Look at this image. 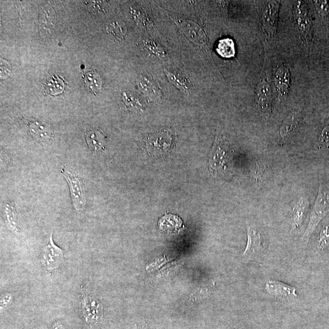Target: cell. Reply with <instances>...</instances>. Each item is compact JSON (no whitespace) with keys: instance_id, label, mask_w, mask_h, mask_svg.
<instances>
[{"instance_id":"2e32d148","label":"cell","mask_w":329,"mask_h":329,"mask_svg":"<svg viewBox=\"0 0 329 329\" xmlns=\"http://www.w3.org/2000/svg\"><path fill=\"white\" fill-rule=\"evenodd\" d=\"M29 133L37 140L45 141L50 140L53 134L49 126L42 123L35 121L29 124Z\"/></svg>"},{"instance_id":"603a6c76","label":"cell","mask_w":329,"mask_h":329,"mask_svg":"<svg viewBox=\"0 0 329 329\" xmlns=\"http://www.w3.org/2000/svg\"><path fill=\"white\" fill-rule=\"evenodd\" d=\"M64 83L58 77H53L45 82V89L49 94H59L64 89V86H55Z\"/></svg>"},{"instance_id":"d6986e66","label":"cell","mask_w":329,"mask_h":329,"mask_svg":"<svg viewBox=\"0 0 329 329\" xmlns=\"http://www.w3.org/2000/svg\"><path fill=\"white\" fill-rule=\"evenodd\" d=\"M123 101L126 107L131 112L140 113L145 110V107L140 100L131 93L125 92L123 95Z\"/></svg>"},{"instance_id":"9a60e30c","label":"cell","mask_w":329,"mask_h":329,"mask_svg":"<svg viewBox=\"0 0 329 329\" xmlns=\"http://www.w3.org/2000/svg\"><path fill=\"white\" fill-rule=\"evenodd\" d=\"M159 229L166 234H173L178 233L184 227L180 218L176 215H164L159 221Z\"/></svg>"},{"instance_id":"83f0119b","label":"cell","mask_w":329,"mask_h":329,"mask_svg":"<svg viewBox=\"0 0 329 329\" xmlns=\"http://www.w3.org/2000/svg\"><path fill=\"white\" fill-rule=\"evenodd\" d=\"M313 4L318 14L322 17L328 16L329 14V1H313Z\"/></svg>"},{"instance_id":"5bb4252c","label":"cell","mask_w":329,"mask_h":329,"mask_svg":"<svg viewBox=\"0 0 329 329\" xmlns=\"http://www.w3.org/2000/svg\"><path fill=\"white\" fill-rule=\"evenodd\" d=\"M181 28L187 37L194 44L199 45L206 44V34L195 23L191 21L182 22Z\"/></svg>"},{"instance_id":"ba28073f","label":"cell","mask_w":329,"mask_h":329,"mask_svg":"<svg viewBox=\"0 0 329 329\" xmlns=\"http://www.w3.org/2000/svg\"><path fill=\"white\" fill-rule=\"evenodd\" d=\"M247 242L243 255L247 260L257 259L261 255L264 248L261 233L247 221Z\"/></svg>"},{"instance_id":"cb8c5ba5","label":"cell","mask_w":329,"mask_h":329,"mask_svg":"<svg viewBox=\"0 0 329 329\" xmlns=\"http://www.w3.org/2000/svg\"><path fill=\"white\" fill-rule=\"evenodd\" d=\"M305 203L302 198L299 200L293 209V219L296 228H299L301 222H302V217L304 213Z\"/></svg>"},{"instance_id":"f1b7e54d","label":"cell","mask_w":329,"mask_h":329,"mask_svg":"<svg viewBox=\"0 0 329 329\" xmlns=\"http://www.w3.org/2000/svg\"><path fill=\"white\" fill-rule=\"evenodd\" d=\"M266 170V167L264 164H255V166L254 167V168L252 169V176L254 178L258 180L259 178H262L263 176V173H265Z\"/></svg>"},{"instance_id":"d4e9b609","label":"cell","mask_w":329,"mask_h":329,"mask_svg":"<svg viewBox=\"0 0 329 329\" xmlns=\"http://www.w3.org/2000/svg\"><path fill=\"white\" fill-rule=\"evenodd\" d=\"M145 45L146 49L155 56L162 59H165L167 57L166 51L155 42L149 40L145 42Z\"/></svg>"},{"instance_id":"6da1fadb","label":"cell","mask_w":329,"mask_h":329,"mask_svg":"<svg viewBox=\"0 0 329 329\" xmlns=\"http://www.w3.org/2000/svg\"><path fill=\"white\" fill-rule=\"evenodd\" d=\"M292 14L299 38L308 55L312 50L313 40L312 17L307 2L304 1H294Z\"/></svg>"},{"instance_id":"4316f807","label":"cell","mask_w":329,"mask_h":329,"mask_svg":"<svg viewBox=\"0 0 329 329\" xmlns=\"http://www.w3.org/2000/svg\"><path fill=\"white\" fill-rule=\"evenodd\" d=\"M329 245V225L323 227L319 238V247L321 249H325Z\"/></svg>"},{"instance_id":"e0dca14e","label":"cell","mask_w":329,"mask_h":329,"mask_svg":"<svg viewBox=\"0 0 329 329\" xmlns=\"http://www.w3.org/2000/svg\"><path fill=\"white\" fill-rule=\"evenodd\" d=\"M106 31L114 38L115 41L121 42L125 39L127 34V27L123 21L115 20L107 25Z\"/></svg>"},{"instance_id":"8992f818","label":"cell","mask_w":329,"mask_h":329,"mask_svg":"<svg viewBox=\"0 0 329 329\" xmlns=\"http://www.w3.org/2000/svg\"><path fill=\"white\" fill-rule=\"evenodd\" d=\"M63 176L68 182L69 186L71 197L76 211L82 212L84 209L85 197L84 194V184L82 179L72 172L67 170L62 171Z\"/></svg>"},{"instance_id":"7402d4cb","label":"cell","mask_w":329,"mask_h":329,"mask_svg":"<svg viewBox=\"0 0 329 329\" xmlns=\"http://www.w3.org/2000/svg\"><path fill=\"white\" fill-rule=\"evenodd\" d=\"M85 82L87 83L90 90L95 93L101 89L102 81L100 76L97 73L90 72L85 74Z\"/></svg>"},{"instance_id":"277c9868","label":"cell","mask_w":329,"mask_h":329,"mask_svg":"<svg viewBox=\"0 0 329 329\" xmlns=\"http://www.w3.org/2000/svg\"><path fill=\"white\" fill-rule=\"evenodd\" d=\"M280 2L269 1L266 4L262 16V29L265 37L271 41L276 34Z\"/></svg>"},{"instance_id":"30bf717a","label":"cell","mask_w":329,"mask_h":329,"mask_svg":"<svg viewBox=\"0 0 329 329\" xmlns=\"http://www.w3.org/2000/svg\"><path fill=\"white\" fill-rule=\"evenodd\" d=\"M64 252L53 242L51 235L49 244L44 247L42 263L48 270L56 269L64 261Z\"/></svg>"},{"instance_id":"8fae6325","label":"cell","mask_w":329,"mask_h":329,"mask_svg":"<svg viewBox=\"0 0 329 329\" xmlns=\"http://www.w3.org/2000/svg\"><path fill=\"white\" fill-rule=\"evenodd\" d=\"M290 70L283 64L279 65L275 72L274 83L280 101L287 97L290 91Z\"/></svg>"},{"instance_id":"4fadbf2b","label":"cell","mask_w":329,"mask_h":329,"mask_svg":"<svg viewBox=\"0 0 329 329\" xmlns=\"http://www.w3.org/2000/svg\"><path fill=\"white\" fill-rule=\"evenodd\" d=\"M85 140L90 150L94 153H98L105 149L106 136L100 129L87 128Z\"/></svg>"},{"instance_id":"44dd1931","label":"cell","mask_w":329,"mask_h":329,"mask_svg":"<svg viewBox=\"0 0 329 329\" xmlns=\"http://www.w3.org/2000/svg\"><path fill=\"white\" fill-rule=\"evenodd\" d=\"M217 52L219 55L225 58H230L235 55V46L233 40L223 39L219 40L217 46Z\"/></svg>"},{"instance_id":"9c48e42d","label":"cell","mask_w":329,"mask_h":329,"mask_svg":"<svg viewBox=\"0 0 329 329\" xmlns=\"http://www.w3.org/2000/svg\"><path fill=\"white\" fill-rule=\"evenodd\" d=\"M302 120L303 115L301 110L293 111L287 116L280 128L278 142L280 145L285 143L292 137L302 123Z\"/></svg>"},{"instance_id":"ffe728a7","label":"cell","mask_w":329,"mask_h":329,"mask_svg":"<svg viewBox=\"0 0 329 329\" xmlns=\"http://www.w3.org/2000/svg\"><path fill=\"white\" fill-rule=\"evenodd\" d=\"M164 73H165L166 77L168 78L169 82L173 83L182 92L185 93L189 92L190 89H191V84H190L188 81L185 79L184 77H182L180 75L175 74V73H171L166 70H164Z\"/></svg>"},{"instance_id":"52a82bcc","label":"cell","mask_w":329,"mask_h":329,"mask_svg":"<svg viewBox=\"0 0 329 329\" xmlns=\"http://www.w3.org/2000/svg\"><path fill=\"white\" fill-rule=\"evenodd\" d=\"M82 307L86 322L90 325H96L102 320V306L97 299L87 293H83Z\"/></svg>"},{"instance_id":"5b68a950","label":"cell","mask_w":329,"mask_h":329,"mask_svg":"<svg viewBox=\"0 0 329 329\" xmlns=\"http://www.w3.org/2000/svg\"><path fill=\"white\" fill-rule=\"evenodd\" d=\"M273 92L268 78H263L255 89V103L263 118L268 120L272 115Z\"/></svg>"},{"instance_id":"3957f363","label":"cell","mask_w":329,"mask_h":329,"mask_svg":"<svg viewBox=\"0 0 329 329\" xmlns=\"http://www.w3.org/2000/svg\"><path fill=\"white\" fill-rule=\"evenodd\" d=\"M329 212V191L321 184L317 198L311 214L309 223L302 237V241L305 246L307 245L314 230Z\"/></svg>"},{"instance_id":"7a4b0ae2","label":"cell","mask_w":329,"mask_h":329,"mask_svg":"<svg viewBox=\"0 0 329 329\" xmlns=\"http://www.w3.org/2000/svg\"><path fill=\"white\" fill-rule=\"evenodd\" d=\"M230 158L231 151L230 150L228 141L224 136V132L217 131L210 159V164L214 173L215 171L222 173V172L229 168Z\"/></svg>"},{"instance_id":"7c38bea8","label":"cell","mask_w":329,"mask_h":329,"mask_svg":"<svg viewBox=\"0 0 329 329\" xmlns=\"http://www.w3.org/2000/svg\"><path fill=\"white\" fill-rule=\"evenodd\" d=\"M265 289L270 295L277 298L289 299L298 296L297 289L295 287L277 280L267 281Z\"/></svg>"},{"instance_id":"484cf974","label":"cell","mask_w":329,"mask_h":329,"mask_svg":"<svg viewBox=\"0 0 329 329\" xmlns=\"http://www.w3.org/2000/svg\"><path fill=\"white\" fill-rule=\"evenodd\" d=\"M319 147L329 148V123L326 124L319 138Z\"/></svg>"},{"instance_id":"ac0fdd59","label":"cell","mask_w":329,"mask_h":329,"mask_svg":"<svg viewBox=\"0 0 329 329\" xmlns=\"http://www.w3.org/2000/svg\"><path fill=\"white\" fill-rule=\"evenodd\" d=\"M138 87L141 92L151 98L158 99L161 96L160 91L155 83L145 76H143L138 81Z\"/></svg>"}]
</instances>
